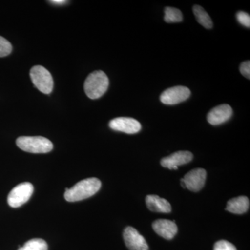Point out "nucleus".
<instances>
[{
    "label": "nucleus",
    "instance_id": "obj_1",
    "mask_svg": "<svg viewBox=\"0 0 250 250\" xmlns=\"http://www.w3.org/2000/svg\"><path fill=\"white\" fill-rule=\"evenodd\" d=\"M102 183L100 179L92 177L83 179L75 184L71 188H65V197L66 201L78 202L92 197L100 190Z\"/></svg>",
    "mask_w": 250,
    "mask_h": 250
},
{
    "label": "nucleus",
    "instance_id": "obj_2",
    "mask_svg": "<svg viewBox=\"0 0 250 250\" xmlns=\"http://www.w3.org/2000/svg\"><path fill=\"white\" fill-rule=\"evenodd\" d=\"M109 85L107 75L102 70L92 72L84 83V90L87 96L92 100L101 98L106 93Z\"/></svg>",
    "mask_w": 250,
    "mask_h": 250
},
{
    "label": "nucleus",
    "instance_id": "obj_3",
    "mask_svg": "<svg viewBox=\"0 0 250 250\" xmlns=\"http://www.w3.org/2000/svg\"><path fill=\"white\" fill-rule=\"evenodd\" d=\"M16 145L24 152L34 154L48 153L53 149V144L42 136H21L16 140Z\"/></svg>",
    "mask_w": 250,
    "mask_h": 250
},
{
    "label": "nucleus",
    "instance_id": "obj_4",
    "mask_svg": "<svg viewBox=\"0 0 250 250\" xmlns=\"http://www.w3.org/2000/svg\"><path fill=\"white\" fill-rule=\"evenodd\" d=\"M30 77L33 83L44 94L52 93L54 82L50 72L41 65H36L31 68Z\"/></svg>",
    "mask_w": 250,
    "mask_h": 250
},
{
    "label": "nucleus",
    "instance_id": "obj_5",
    "mask_svg": "<svg viewBox=\"0 0 250 250\" xmlns=\"http://www.w3.org/2000/svg\"><path fill=\"white\" fill-rule=\"evenodd\" d=\"M33 192L34 187L29 182L20 184L10 192L7 199L8 204L13 208L21 207L30 199Z\"/></svg>",
    "mask_w": 250,
    "mask_h": 250
},
{
    "label": "nucleus",
    "instance_id": "obj_6",
    "mask_svg": "<svg viewBox=\"0 0 250 250\" xmlns=\"http://www.w3.org/2000/svg\"><path fill=\"white\" fill-rule=\"evenodd\" d=\"M190 96V90L182 85L172 87L163 92L160 100L164 104L174 105L183 103Z\"/></svg>",
    "mask_w": 250,
    "mask_h": 250
},
{
    "label": "nucleus",
    "instance_id": "obj_7",
    "mask_svg": "<svg viewBox=\"0 0 250 250\" xmlns=\"http://www.w3.org/2000/svg\"><path fill=\"white\" fill-rule=\"evenodd\" d=\"M111 129L117 131L126 133V134H134L139 132L141 129V125L139 121L131 118H115L109 123Z\"/></svg>",
    "mask_w": 250,
    "mask_h": 250
},
{
    "label": "nucleus",
    "instance_id": "obj_8",
    "mask_svg": "<svg viewBox=\"0 0 250 250\" xmlns=\"http://www.w3.org/2000/svg\"><path fill=\"white\" fill-rule=\"evenodd\" d=\"M126 246L129 250H148L149 247L146 239L139 231L131 227H127L123 233Z\"/></svg>",
    "mask_w": 250,
    "mask_h": 250
},
{
    "label": "nucleus",
    "instance_id": "obj_9",
    "mask_svg": "<svg viewBox=\"0 0 250 250\" xmlns=\"http://www.w3.org/2000/svg\"><path fill=\"white\" fill-rule=\"evenodd\" d=\"M207 172L205 169H194L188 172L183 178L187 188L192 192H198L205 186Z\"/></svg>",
    "mask_w": 250,
    "mask_h": 250
},
{
    "label": "nucleus",
    "instance_id": "obj_10",
    "mask_svg": "<svg viewBox=\"0 0 250 250\" xmlns=\"http://www.w3.org/2000/svg\"><path fill=\"white\" fill-rule=\"evenodd\" d=\"M192 154L188 151H179L161 159V166L170 170H177L179 166L188 164L192 160Z\"/></svg>",
    "mask_w": 250,
    "mask_h": 250
},
{
    "label": "nucleus",
    "instance_id": "obj_11",
    "mask_svg": "<svg viewBox=\"0 0 250 250\" xmlns=\"http://www.w3.org/2000/svg\"><path fill=\"white\" fill-rule=\"evenodd\" d=\"M232 108L229 104L219 105L213 108L207 115V121L212 125H219L225 123L232 116Z\"/></svg>",
    "mask_w": 250,
    "mask_h": 250
},
{
    "label": "nucleus",
    "instance_id": "obj_12",
    "mask_svg": "<svg viewBox=\"0 0 250 250\" xmlns=\"http://www.w3.org/2000/svg\"><path fill=\"white\" fill-rule=\"evenodd\" d=\"M152 228L158 235L167 240L172 239L178 230L174 221L166 219L156 220L152 224Z\"/></svg>",
    "mask_w": 250,
    "mask_h": 250
},
{
    "label": "nucleus",
    "instance_id": "obj_13",
    "mask_svg": "<svg viewBox=\"0 0 250 250\" xmlns=\"http://www.w3.org/2000/svg\"><path fill=\"white\" fill-rule=\"evenodd\" d=\"M146 205L151 211L158 213H170L172 210L170 204L165 199L157 195H147L146 198Z\"/></svg>",
    "mask_w": 250,
    "mask_h": 250
},
{
    "label": "nucleus",
    "instance_id": "obj_14",
    "mask_svg": "<svg viewBox=\"0 0 250 250\" xmlns=\"http://www.w3.org/2000/svg\"><path fill=\"white\" fill-rule=\"evenodd\" d=\"M250 200L247 197L241 196L231 199L228 202L226 210L234 214H243L249 209Z\"/></svg>",
    "mask_w": 250,
    "mask_h": 250
},
{
    "label": "nucleus",
    "instance_id": "obj_15",
    "mask_svg": "<svg viewBox=\"0 0 250 250\" xmlns=\"http://www.w3.org/2000/svg\"><path fill=\"white\" fill-rule=\"evenodd\" d=\"M193 13L196 18L197 21L206 29H211L213 27V22L209 15L207 14L202 6L195 5L193 6Z\"/></svg>",
    "mask_w": 250,
    "mask_h": 250
},
{
    "label": "nucleus",
    "instance_id": "obj_16",
    "mask_svg": "<svg viewBox=\"0 0 250 250\" xmlns=\"http://www.w3.org/2000/svg\"><path fill=\"white\" fill-rule=\"evenodd\" d=\"M48 246L44 240L41 238H34L27 241L18 250H47Z\"/></svg>",
    "mask_w": 250,
    "mask_h": 250
},
{
    "label": "nucleus",
    "instance_id": "obj_17",
    "mask_svg": "<svg viewBox=\"0 0 250 250\" xmlns=\"http://www.w3.org/2000/svg\"><path fill=\"white\" fill-rule=\"evenodd\" d=\"M164 20L166 22H180L183 20V16L180 10L176 8L166 7L165 9V17Z\"/></svg>",
    "mask_w": 250,
    "mask_h": 250
},
{
    "label": "nucleus",
    "instance_id": "obj_18",
    "mask_svg": "<svg viewBox=\"0 0 250 250\" xmlns=\"http://www.w3.org/2000/svg\"><path fill=\"white\" fill-rule=\"evenodd\" d=\"M12 51V45L4 38L0 36V57L9 55Z\"/></svg>",
    "mask_w": 250,
    "mask_h": 250
},
{
    "label": "nucleus",
    "instance_id": "obj_19",
    "mask_svg": "<svg viewBox=\"0 0 250 250\" xmlns=\"http://www.w3.org/2000/svg\"><path fill=\"white\" fill-rule=\"evenodd\" d=\"M236 18L238 22L245 27H250V15L244 12V11H239L236 14Z\"/></svg>",
    "mask_w": 250,
    "mask_h": 250
},
{
    "label": "nucleus",
    "instance_id": "obj_20",
    "mask_svg": "<svg viewBox=\"0 0 250 250\" xmlns=\"http://www.w3.org/2000/svg\"><path fill=\"white\" fill-rule=\"evenodd\" d=\"M213 250H237L236 247L227 241H220L215 243Z\"/></svg>",
    "mask_w": 250,
    "mask_h": 250
},
{
    "label": "nucleus",
    "instance_id": "obj_21",
    "mask_svg": "<svg viewBox=\"0 0 250 250\" xmlns=\"http://www.w3.org/2000/svg\"><path fill=\"white\" fill-rule=\"evenodd\" d=\"M240 72L242 75L247 79L250 80V61H247L242 62L241 65H240Z\"/></svg>",
    "mask_w": 250,
    "mask_h": 250
},
{
    "label": "nucleus",
    "instance_id": "obj_22",
    "mask_svg": "<svg viewBox=\"0 0 250 250\" xmlns=\"http://www.w3.org/2000/svg\"><path fill=\"white\" fill-rule=\"evenodd\" d=\"M50 2L55 4H62L67 2V1H64V0H52V1H50Z\"/></svg>",
    "mask_w": 250,
    "mask_h": 250
},
{
    "label": "nucleus",
    "instance_id": "obj_23",
    "mask_svg": "<svg viewBox=\"0 0 250 250\" xmlns=\"http://www.w3.org/2000/svg\"><path fill=\"white\" fill-rule=\"evenodd\" d=\"M180 184L181 185H182V187L184 188H187V187H186L185 182H184L183 179H181Z\"/></svg>",
    "mask_w": 250,
    "mask_h": 250
}]
</instances>
